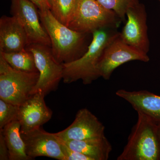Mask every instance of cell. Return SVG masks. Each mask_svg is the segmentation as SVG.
<instances>
[{
	"mask_svg": "<svg viewBox=\"0 0 160 160\" xmlns=\"http://www.w3.org/2000/svg\"><path fill=\"white\" fill-rule=\"evenodd\" d=\"M57 137V136H56ZM57 137L60 147L66 160H92L89 157L78 152L71 149L63 142L62 140Z\"/></svg>",
	"mask_w": 160,
	"mask_h": 160,
	"instance_id": "21",
	"label": "cell"
},
{
	"mask_svg": "<svg viewBox=\"0 0 160 160\" xmlns=\"http://www.w3.org/2000/svg\"><path fill=\"white\" fill-rule=\"evenodd\" d=\"M132 61L147 62L148 54L132 48L125 43L118 32L106 46L98 66L100 77L108 80L119 66Z\"/></svg>",
	"mask_w": 160,
	"mask_h": 160,
	"instance_id": "7",
	"label": "cell"
},
{
	"mask_svg": "<svg viewBox=\"0 0 160 160\" xmlns=\"http://www.w3.org/2000/svg\"><path fill=\"white\" fill-rule=\"evenodd\" d=\"M159 2H160V0H159Z\"/></svg>",
	"mask_w": 160,
	"mask_h": 160,
	"instance_id": "25",
	"label": "cell"
},
{
	"mask_svg": "<svg viewBox=\"0 0 160 160\" xmlns=\"http://www.w3.org/2000/svg\"><path fill=\"white\" fill-rule=\"evenodd\" d=\"M21 135L25 143L26 154L30 159L46 157L66 160L54 133L47 132L40 127L26 132H21Z\"/></svg>",
	"mask_w": 160,
	"mask_h": 160,
	"instance_id": "10",
	"label": "cell"
},
{
	"mask_svg": "<svg viewBox=\"0 0 160 160\" xmlns=\"http://www.w3.org/2000/svg\"><path fill=\"white\" fill-rule=\"evenodd\" d=\"M9 160V151L5 138L0 132V160Z\"/></svg>",
	"mask_w": 160,
	"mask_h": 160,
	"instance_id": "22",
	"label": "cell"
},
{
	"mask_svg": "<svg viewBox=\"0 0 160 160\" xmlns=\"http://www.w3.org/2000/svg\"><path fill=\"white\" fill-rule=\"evenodd\" d=\"M116 94L129 102L138 113L145 115L160 125V96L146 90L119 89Z\"/></svg>",
	"mask_w": 160,
	"mask_h": 160,
	"instance_id": "13",
	"label": "cell"
},
{
	"mask_svg": "<svg viewBox=\"0 0 160 160\" xmlns=\"http://www.w3.org/2000/svg\"><path fill=\"white\" fill-rule=\"evenodd\" d=\"M50 10L59 22L68 26L77 0H49Z\"/></svg>",
	"mask_w": 160,
	"mask_h": 160,
	"instance_id": "18",
	"label": "cell"
},
{
	"mask_svg": "<svg viewBox=\"0 0 160 160\" xmlns=\"http://www.w3.org/2000/svg\"><path fill=\"white\" fill-rule=\"evenodd\" d=\"M19 106L0 99V129L18 119Z\"/></svg>",
	"mask_w": 160,
	"mask_h": 160,
	"instance_id": "20",
	"label": "cell"
},
{
	"mask_svg": "<svg viewBox=\"0 0 160 160\" xmlns=\"http://www.w3.org/2000/svg\"><path fill=\"white\" fill-rule=\"evenodd\" d=\"M38 7L39 10H42L46 9H50L49 0H29Z\"/></svg>",
	"mask_w": 160,
	"mask_h": 160,
	"instance_id": "23",
	"label": "cell"
},
{
	"mask_svg": "<svg viewBox=\"0 0 160 160\" xmlns=\"http://www.w3.org/2000/svg\"><path fill=\"white\" fill-rule=\"evenodd\" d=\"M28 45L25 29L14 17L4 15L0 19V52L21 51Z\"/></svg>",
	"mask_w": 160,
	"mask_h": 160,
	"instance_id": "14",
	"label": "cell"
},
{
	"mask_svg": "<svg viewBox=\"0 0 160 160\" xmlns=\"http://www.w3.org/2000/svg\"><path fill=\"white\" fill-rule=\"evenodd\" d=\"M112 28L98 29L92 33L88 49L79 58L62 64L63 82L70 84L82 80L84 85L91 84L100 78L98 66L104 49L118 32Z\"/></svg>",
	"mask_w": 160,
	"mask_h": 160,
	"instance_id": "2",
	"label": "cell"
},
{
	"mask_svg": "<svg viewBox=\"0 0 160 160\" xmlns=\"http://www.w3.org/2000/svg\"><path fill=\"white\" fill-rule=\"evenodd\" d=\"M105 127L98 118L86 108L80 109L73 122L66 129L54 133L61 139L81 140L105 135Z\"/></svg>",
	"mask_w": 160,
	"mask_h": 160,
	"instance_id": "11",
	"label": "cell"
},
{
	"mask_svg": "<svg viewBox=\"0 0 160 160\" xmlns=\"http://www.w3.org/2000/svg\"><path fill=\"white\" fill-rule=\"evenodd\" d=\"M11 13L22 26L28 45L38 44L51 47L50 38L41 22L38 9L29 0H11Z\"/></svg>",
	"mask_w": 160,
	"mask_h": 160,
	"instance_id": "8",
	"label": "cell"
},
{
	"mask_svg": "<svg viewBox=\"0 0 160 160\" xmlns=\"http://www.w3.org/2000/svg\"><path fill=\"white\" fill-rule=\"evenodd\" d=\"M41 22L51 41L56 60L61 64L81 58L88 49L86 33L74 31L57 19L49 9L39 10Z\"/></svg>",
	"mask_w": 160,
	"mask_h": 160,
	"instance_id": "1",
	"label": "cell"
},
{
	"mask_svg": "<svg viewBox=\"0 0 160 160\" xmlns=\"http://www.w3.org/2000/svg\"><path fill=\"white\" fill-rule=\"evenodd\" d=\"M26 48L33 54L36 66L39 72L38 81L32 94L40 92L46 96L55 91L60 81L62 80L63 66L55 59L51 47L34 44L28 45Z\"/></svg>",
	"mask_w": 160,
	"mask_h": 160,
	"instance_id": "6",
	"label": "cell"
},
{
	"mask_svg": "<svg viewBox=\"0 0 160 160\" xmlns=\"http://www.w3.org/2000/svg\"><path fill=\"white\" fill-rule=\"evenodd\" d=\"M62 141L71 149L86 155L92 160H107L112 150L111 144L105 135L81 141Z\"/></svg>",
	"mask_w": 160,
	"mask_h": 160,
	"instance_id": "15",
	"label": "cell"
},
{
	"mask_svg": "<svg viewBox=\"0 0 160 160\" xmlns=\"http://www.w3.org/2000/svg\"><path fill=\"white\" fill-rule=\"evenodd\" d=\"M0 55L12 67L17 70L26 72H38L33 54L26 48L17 52H0Z\"/></svg>",
	"mask_w": 160,
	"mask_h": 160,
	"instance_id": "17",
	"label": "cell"
},
{
	"mask_svg": "<svg viewBox=\"0 0 160 160\" xmlns=\"http://www.w3.org/2000/svg\"><path fill=\"white\" fill-rule=\"evenodd\" d=\"M121 21L115 12L97 0H77L67 26L74 31L92 34L98 29L116 28Z\"/></svg>",
	"mask_w": 160,
	"mask_h": 160,
	"instance_id": "4",
	"label": "cell"
},
{
	"mask_svg": "<svg viewBox=\"0 0 160 160\" xmlns=\"http://www.w3.org/2000/svg\"><path fill=\"white\" fill-rule=\"evenodd\" d=\"M128 141L117 160H160L158 126L145 115L138 113Z\"/></svg>",
	"mask_w": 160,
	"mask_h": 160,
	"instance_id": "3",
	"label": "cell"
},
{
	"mask_svg": "<svg viewBox=\"0 0 160 160\" xmlns=\"http://www.w3.org/2000/svg\"><path fill=\"white\" fill-rule=\"evenodd\" d=\"M39 72H26L12 67L0 55V99L20 106L32 95Z\"/></svg>",
	"mask_w": 160,
	"mask_h": 160,
	"instance_id": "5",
	"label": "cell"
},
{
	"mask_svg": "<svg viewBox=\"0 0 160 160\" xmlns=\"http://www.w3.org/2000/svg\"><path fill=\"white\" fill-rule=\"evenodd\" d=\"M45 96L38 92L19 106L17 120L21 125V132L41 127L51 119L52 111L46 106Z\"/></svg>",
	"mask_w": 160,
	"mask_h": 160,
	"instance_id": "12",
	"label": "cell"
},
{
	"mask_svg": "<svg viewBox=\"0 0 160 160\" xmlns=\"http://www.w3.org/2000/svg\"><path fill=\"white\" fill-rule=\"evenodd\" d=\"M106 9L115 12L122 21H125L129 8L139 4L138 0H97Z\"/></svg>",
	"mask_w": 160,
	"mask_h": 160,
	"instance_id": "19",
	"label": "cell"
},
{
	"mask_svg": "<svg viewBox=\"0 0 160 160\" xmlns=\"http://www.w3.org/2000/svg\"><path fill=\"white\" fill-rule=\"evenodd\" d=\"M21 125L15 120L0 129L6 141L9 160H31L26 154L25 145L21 136Z\"/></svg>",
	"mask_w": 160,
	"mask_h": 160,
	"instance_id": "16",
	"label": "cell"
},
{
	"mask_svg": "<svg viewBox=\"0 0 160 160\" xmlns=\"http://www.w3.org/2000/svg\"><path fill=\"white\" fill-rule=\"evenodd\" d=\"M158 135H159V138L160 143V125H158Z\"/></svg>",
	"mask_w": 160,
	"mask_h": 160,
	"instance_id": "24",
	"label": "cell"
},
{
	"mask_svg": "<svg viewBox=\"0 0 160 160\" xmlns=\"http://www.w3.org/2000/svg\"><path fill=\"white\" fill-rule=\"evenodd\" d=\"M127 20L120 36L129 46L148 54L149 41L147 25V14L145 6L138 4L129 8L126 14Z\"/></svg>",
	"mask_w": 160,
	"mask_h": 160,
	"instance_id": "9",
	"label": "cell"
}]
</instances>
